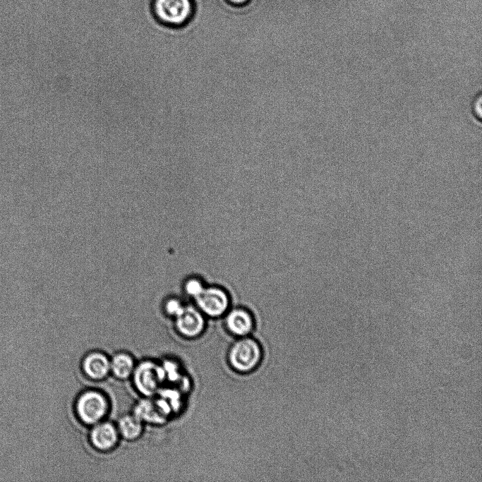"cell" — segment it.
<instances>
[{
  "mask_svg": "<svg viewBox=\"0 0 482 482\" xmlns=\"http://www.w3.org/2000/svg\"><path fill=\"white\" fill-rule=\"evenodd\" d=\"M152 13L160 24L171 28L186 24L193 14L192 0H152Z\"/></svg>",
  "mask_w": 482,
  "mask_h": 482,
  "instance_id": "obj_1",
  "label": "cell"
},
{
  "mask_svg": "<svg viewBox=\"0 0 482 482\" xmlns=\"http://www.w3.org/2000/svg\"><path fill=\"white\" fill-rule=\"evenodd\" d=\"M109 404L100 392L88 390L82 393L76 403V411L79 418L88 425H95L107 415Z\"/></svg>",
  "mask_w": 482,
  "mask_h": 482,
  "instance_id": "obj_2",
  "label": "cell"
},
{
  "mask_svg": "<svg viewBox=\"0 0 482 482\" xmlns=\"http://www.w3.org/2000/svg\"><path fill=\"white\" fill-rule=\"evenodd\" d=\"M261 349L251 338H243L236 342L230 349L229 361L231 366L240 372L254 369L261 360Z\"/></svg>",
  "mask_w": 482,
  "mask_h": 482,
  "instance_id": "obj_3",
  "label": "cell"
},
{
  "mask_svg": "<svg viewBox=\"0 0 482 482\" xmlns=\"http://www.w3.org/2000/svg\"><path fill=\"white\" fill-rule=\"evenodd\" d=\"M133 379L138 390L145 396H151L165 378L162 366L151 361L140 363L134 368Z\"/></svg>",
  "mask_w": 482,
  "mask_h": 482,
  "instance_id": "obj_4",
  "label": "cell"
},
{
  "mask_svg": "<svg viewBox=\"0 0 482 482\" xmlns=\"http://www.w3.org/2000/svg\"><path fill=\"white\" fill-rule=\"evenodd\" d=\"M195 299L200 309L212 317L224 314L229 306L227 293L218 287L205 288Z\"/></svg>",
  "mask_w": 482,
  "mask_h": 482,
  "instance_id": "obj_5",
  "label": "cell"
},
{
  "mask_svg": "<svg viewBox=\"0 0 482 482\" xmlns=\"http://www.w3.org/2000/svg\"><path fill=\"white\" fill-rule=\"evenodd\" d=\"M176 317L178 330L184 336L195 337L204 329L205 320L202 314L193 307L183 308Z\"/></svg>",
  "mask_w": 482,
  "mask_h": 482,
  "instance_id": "obj_6",
  "label": "cell"
},
{
  "mask_svg": "<svg viewBox=\"0 0 482 482\" xmlns=\"http://www.w3.org/2000/svg\"><path fill=\"white\" fill-rule=\"evenodd\" d=\"M118 439V429L109 422L95 424L90 432L91 442L98 450H108L114 447Z\"/></svg>",
  "mask_w": 482,
  "mask_h": 482,
  "instance_id": "obj_7",
  "label": "cell"
},
{
  "mask_svg": "<svg viewBox=\"0 0 482 482\" xmlns=\"http://www.w3.org/2000/svg\"><path fill=\"white\" fill-rule=\"evenodd\" d=\"M83 369L89 378L101 380L110 371V360L101 352H91L83 359Z\"/></svg>",
  "mask_w": 482,
  "mask_h": 482,
  "instance_id": "obj_8",
  "label": "cell"
},
{
  "mask_svg": "<svg viewBox=\"0 0 482 482\" xmlns=\"http://www.w3.org/2000/svg\"><path fill=\"white\" fill-rule=\"evenodd\" d=\"M226 325L234 335L245 336L250 333L253 327V320L251 314L242 308L231 311L227 315Z\"/></svg>",
  "mask_w": 482,
  "mask_h": 482,
  "instance_id": "obj_9",
  "label": "cell"
},
{
  "mask_svg": "<svg viewBox=\"0 0 482 482\" xmlns=\"http://www.w3.org/2000/svg\"><path fill=\"white\" fill-rule=\"evenodd\" d=\"M135 363L131 355L118 353L110 360V371L119 379L128 378L133 372Z\"/></svg>",
  "mask_w": 482,
  "mask_h": 482,
  "instance_id": "obj_10",
  "label": "cell"
},
{
  "mask_svg": "<svg viewBox=\"0 0 482 482\" xmlns=\"http://www.w3.org/2000/svg\"><path fill=\"white\" fill-rule=\"evenodd\" d=\"M142 421L159 423L164 419L165 414L158 405L157 401L144 400L135 407L134 414Z\"/></svg>",
  "mask_w": 482,
  "mask_h": 482,
  "instance_id": "obj_11",
  "label": "cell"
},
{
  "mask_svg": "<svg viewBox=\"0 0 482 482\" xmlns=\"http://www.w3.org/2000/svg\"><path fill=\"white\" fill-rule=\"evenodd\" d=\"M142 430V421L135 414L125 415L119 420V433L127 440L137 438L141 434Z\"/></svg>",
  "mask_w": 482,
  "mask_h": 482,
  "instance_id": "obj_12",
  "label": "cell"
},
{
  "mask_svg": "<svg viewBox=\"0 0 482 482\" xmlns=\"http://www.w3.org/2000/svg\"><path fill=\"white\" fill-rule=\"evenodd\" d=\"M481 93L479 92L474 98L471 104V114L474 120L481 124Z\"/></svg>",
  "mask_w": 482,
  "mask_h": 482,
  "instance_id": "obj_13",
  "label": "cell"
},
{
  "mask_svg": "<svg viewBox=\"0 0 482 482\" xmlns=\"http://www.w3.org/2000/svg\"><path fill=\"white\" fill-rule=\"evenodd\" d=\"M205 287L202 282L196 279H191L188 280L186 284V290L187 293L194 297H197L203 291Z\"/></svg>",
  "mask_w": 482,
  "mask_h": 482,
  "instance_id": "obj_14",
  "label": "cell"
},
{
  "mask_svg": "<svg viewBox=\"0 0 482 482\" xmlns=\"http://www.w3.org/2000/svg\"><path fill=\"white\" fill-rule=\"evenodd\" d=\"M183 308L181 303L176 300L169 301L167 305V311L176 316L180 313Z\"/></svg>",
  "mask_w": 482,
  "mask_h": 482,
  "instance_id": "obj_15",
  "label": "cell"
},
{
  "mask_svg": "<svg viewBox=\"0 0 482 482\" xmlns=\"http://www.w3.org/2000/svg\"><path fill=\"white\" fill-rule=\"evenodd\" d=\"M229 3L236 6H241L246 5L250 0H227Z\"/></svg>",
  "mask_w": 482,
  "mask_h": 482,
  "instance_id": "obj_16",
  "label": "cell"
}]
</instances>
